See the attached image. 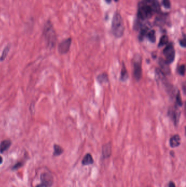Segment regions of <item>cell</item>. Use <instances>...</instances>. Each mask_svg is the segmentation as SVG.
<instances>
[{"mask_svg": "<svg viewBox=\"0 0 186 187\" xmlns=\"http://www.w3.org/2000/svg\"><path fill=\"white\" fill-rule=\"evenodd\" d=\"M160 8L157 0H144L139 5L138 16L141 20L150 19L154 13L160 12Z\"/></svg>", "mask_w": 186, "mask_h": 187, "instance_id": "obj_1", "label": "cell"}, {"mask_svg": "<svg viewBox=\"0 0 186 187\" xmlns=\"http://www.w3.org/2000/svg\"><path fill=\"white\" fill-rule=\"evenodd\" d=\"M43 33L48 47L50 49L54 48L56 44L57 36L54 26L50 20H48L45 22Z\"/></svg>", "mask_w": 186, "mask_h": 187, "instance_id": "obj_2", "label": "cell"}, {"mask_svg": "<svg viewBox=\"0 0 186 187\" xmlns=\"http://www.w3.org/2000/svg\"><path fill=\"white\" fill-rule=\"evenodd\" d=\"M111 31L113 35L117 38H120L124 34V25L121 15L116 13L113 17L111 24Z\"/></svg>", "mask_w": 186, "mask_h": 187, "instance_id": "obj_3", "label": "cell"}, {"mask_svg": "<svg viewBox=\"0 0 186 187\" xmlns=\"http://www.w3.org/2000/svg\"><path fill=\"white\" fill-rule=\"evenodd\" d=\"M133 66V77L136 81H139L142 76V58L139 54L135 55L132 61Z\"/></svg>", "mask_w": 186, "mask_h": 187, "instance_id": "obj_4", "label": "cell"}, {"mask_svg": "<svg viewBox=\"0 0 186 187\" xmlns=\"http://www.w3.org/2000/svg\"><path fill=\"white\" fill-rule=\"evenodd\" d=\"M163 54L165 58V60L168 64L173 63L175 58V50L173 43L167 45L163 50Z\"/></svg>", "mask_w": 186, "mask_h": 187, "instance_id": "obj_5", "label": "cell"}, {"mask_svg": "<svg viewBox=\"0 0 186 187\" xmlns=\"http://www.w3.org/2000/svg\"><path fill=\"white\" fill-rule=\"evenodd\" d=\"M167 114L173 120L175 126H177L180 122L181 116V111L179 109L178 106L175 105L173 107H169L167 111Z\"/></svg>", "mask_w": 186, "mask_h": 187, "instance_id": "obj_6", "label": "cell"}, {"mask_svg": "<svg viewBox=\"0 0 186 187\" xmlns=\"http://www.w3.org/2000/svg\"><path fill=\"white\" fill-rule=\"evenodd\" d=\"M71 43V38L66 39L62 41L58 46V51L60 54H66L70 51Z\"/></svg>", "mask_w": 186, "mask_h": 187, "instance_id": "obj_7", "label": "cell"}, {"mask_svg": "<svg viewBox=\"0 0 186 187\" xmlns=\"http://www.w3.org/2000/svg\"><path fill=\"white\" fill-rule=\"evenodd\" d=\"M40 180L42 184L48 187H52L54 182L52 175L48 172L42 173L40 175Z\"/></svg>", "mask_w": 186, "mask_h": 187, "instance_id": "obj_8", "label": "cell"}, {"mask_svg": "<svg viewBox=\"0 0 186 187\" xmlns=\"http://www.w3.org/2000/svg\"><path fill=\"white\" fill-rule=\"evenodd\" d=\"M159 65L160 66V70L163 72L165 75H168L170 74V69L169 67V65L167 63L165 60L162 58H160L158 61Z\"/></svg>", "mask_w": 186, "mask_h": 187, "instance_id": "obj_9", "label": "cell"}, {"mask_svg": "<svg viewBox=\"0 0 186 187\" xmlns=\"http://www.w3.org/2000/svg\"><path fill=\"white\" fill-rule=\"evenodd\" d=\"M102 156L105 159L109 158L112 153V146L111 142L107 143L102 147Z\"/></svg>", "mask_w": 186, "mask_h": 187, "instance_id": "obj_10", "label": "cell"}, {"mask_svg": "<svg viewBox=\"0 0 186 187\" xmlns=\"http://www.w3.org/2000/svg\"><path fill=\"white\" fill-rule=\"evenodd\" d=\"M181 137L178 134H175L173 136L169 141L170 146L171 148L177 147L181 144Z\"/></svg>", "mask_w": 186, "mask_h": 187, "instance_id": "obj_11", "label": "cell"}, {"mask_svg": "<svg viewBox=\"0 0 186 187\" xmlns=\"http://www.w3.org/2000/svg\"><path fill=\"white\" fill-rule=\"evenodd\" d=\"M12 145V141L11 140L7 139L3 140L0 143V153H3L7 151Z\"/></svg>", "mask_w": 186, "mask_h": 187, "instance_id": "obj_12", "label": "cell"}, {"mask_svg": "<svg viewBox=\"0 0 186 187\" xmlns=\"http://www.w3.org/2000/svg\"><path fill=\"white\" fill-rule=\"evenodd\" d=\"M129 79V74L124 63H122V69L120 75V80L122 82H126Z\"/></svg>", "mask_w": 186, "mask_h": 187, "instance_id": "obj_13", "label": "cell"}, {"mask_svg": "<svg viewBox=\"0 0 186 187\" xmlns=\"http://www.w3.org/2000/svg\"><path fill=\"white\" fill-rule=\"evenodd\" d=\"M97 81L100 84H107L109 82L108 75L106 73H102L97 76Z\"/></svg>", "mask_w": 186, "mask_h": 187, "instance_id": "obj_14", "label": "cell"}, {"mask_svg": "<svg viewBox=\"0 0 186 187\" xmlns=\"http://www.w3.org/2000/svg\"><path fill=\"white\" fill-rule=\"evenodd\" d=\"M94 160L92 155L90 153H87L86 155L84 156V158L82 160V164L83 165H89L93 164Z\"/></svg>", "mask_w": 186, "mask_h": 187, "instance_id": "obj_15", "label": "cell"}, {"mask_svg": "<svg viewBox=\"0 0 186 187\" xmlns=\"http://www.w3.org/2000/svg\"><path fill=\"white\" fill-rule=\"evenodd\" d=\"M64 152V148L58 144H55L54 145V153L53 156H58L63 154Z\"/></svg>", "mask_w": 186, "mask_h": 187, "instance_id": "obj_16", "label": "cell"}, {"mask_svg": "<svg viewBox=\"0 0 186 187\" xmlns=\"http://www.w3.org/2000/svg\"><path fill=\"white\" fill-rule=\"evenodd\" d=\"M9 51H10V45H7L6 47L4 48L3 52L2 53V55L0 57V62L3 61L6 59Z\"/></svg>", "mask_w": 186, "mask_h": 187, "instance_id": "obj_17", "label": "cell"}, {"mask_svg": "<svg viewBox=\"0 0 186 187\" xmlns=\"http://www.w3.org/2000/svg\"><path fill=\"white\" fill-rule=\"evenodd\" d=\"M148 27H142L141 28V30L139 35V39L141 41H143L144 37L146 36L148 33Z\"/></svg>", "mask_w": 186, "mask_h": 187, "instance_id": "obj_18", "label": "cell"}, {"mask_svg": "<svg viewBox=\"0 0 186 187\" xmlns=\"http://www.w3.org/2000/svg\"><path fill=\"white\" fill-rule=\"evenodd\" d=\"M169 42V38L167 35H163L161 37L159 43H158V47H161L164 45H166Z\"/></svg>", "mask_w": 186, "mask_h": 187, "instance_id": "obj_19", "label": "cell"}, {"mask_svg": "<svg viewBox=\"0 0 186 187\" xmlns=\"http://www.w3.org/2000/svg\"><path fill=\"white\" fill-rule=\"evenodd\" d=\"M149 41L152 42L154 43L156 41V32L154 30H151L150 32H148L147 35Z\"/></svg>", "mask_w": 186, "mask_h": 187, "instance_id": "obj_20", "label": "cell"}, {"mask_svg": "<svg viewBox=\"0 0 186 187\" xmlns=\"http://www.w3.org/2000/svg\"><path fill=\"white\" fill-rule=\"evenodd\" d=\"M176 105L178 107H181L183 105V102H182V100L181 96L180 91H178V93H177L176 95Z\"/></svg>", "mask_w": 186, "mask_h": 187, "instance_id": "obj_21", "label": "cell"}, {"mask_svg": "<svg viewBox=\"0 0 186 187\" xmlns=\"http://www.w3.org/2000/svg\"><path fill=\"white\" fill-rule=\"evenodd\" d=\"M185 71H186V68L185 64L180 65V66H179L177 68V72L180 76H184L185 75Z\"/></svg>", "mask_w": 186, "mask_h": 187, "instance_id": "obj_22", "label": "cell"}, {"mask_svg": "<svg viewBox=\"0 0 186 187\" xmlns=\"http://www.w3.org/2000/svg\"><path fill=\"white\" fill-rule=\"evenodd\" d=\"M24 165V161H19L17 163H16L12 168V170H15L17 169H19V168H21L22 166H23Z\"/></svg>", "mask_w": 186, "mask_h": 187, "instance_id": "obj_23", "label": "cell"}, {"mask_svg": "<svg viewBox=\"0 0 186 187\" xmlns=\"http://www.w3.org/2000/svg\"><path fill=\"white\" fill-rule=\"evenodd\" d=\"M163 5L167 9L170 8L171 7V3L170 0H163Z\"/></svg>", "mask_w": 186, "mask_h": 187, "instance_id": "obj_24", "label": "cell"}, {"mask_svg": "<svg viewBox=\"0 0 186 187\" xmlns=\"http://www.w3.org/2000/svg\"><path fill=\"white\" fill-rule=\"evenodd\" d=\"M180 45L183 48H185L186 47V42L185 37H184L182 39H181L180 40Z\"/></svg>", "mask_w": 186, "mask_h": 187, "instance_id": "obj_25", "label": "cell"}, {"mask_svg": "<svg viewBox=\"0 0 186 187\" xmlns=\"http://www.w3.org/2000/svg\"><path fill=\"white\" fill-rule=\"evenodd\" d=\"M169 187H176V186L173 182H170L169 183Z\"/></svg>", "mask_w": 186, "mask_h": 187, "instance_id": "obj_26", "label": "cell"}, {"mask_svg": "<svg viewBox=\"0 0 186 187\" xmlns=\"http://www.w3.org/2000/svg\"><path fill=\"white\" fill-rule=\"evenodd\" d=\"M36 187H47L46 186H45L43 184H38L37 186H36Z\"/></svg>", "mask_w": 186, "mask_h": 187, "instance_id": "obj_27", "label": "cell"}, {"mask_svg": "<svg viewBox=\"0 0 186 187\" xmlns=\"http://www.w3.org/2000/svg\"><path fill=\"white\" fill-rule=\"evenodd\" d=\"M3 162V158L0 155V165Z\"/></svg>", "mask_w": 186, "mask_h": 187, "instance_id": "obj_28", "label": "cell"}, {"mask_svg": "<svg viewBox=\"0 0 186 187\" xmlns=\"http://www.w3.org/2000/svg\"><path fill=\"white\" fill-rule=\"evenodd\" d=\"M183 90L184 91V93H185V90H186V85L184 84L183 85Z\"/></svg>", "mask_w": 186, "mask_h": 187, "instance_id": "obj_29", "label": "cell"}, {"mask_svg": "<svg viewBox=\"0 0 186 187\" xmlns=\"http://www.w3.org/2000/svg\"><path fill=\"white\" fill-rule=\"evenodd\" d=\"M105 1L107 2V3H110V2H111V0H105Z\"/></svg>", "mask_w": 186, "mask_h": 187, "instance_id": "obj_30", "label": "cell"}, {"mask_svg": "<svg viewBox=\"0 0 186 187\" xmlns=\"http://www.w3.org/2000/svg\"><path fill=\"white\" fill-rule=\"evenodd\" d=\"M115 1H118V0H115Z\"/></svg>", "mask_w": 186, "mask_h": 187, "instance_id": "obj_31", "label": "cell"}]
</instances>
